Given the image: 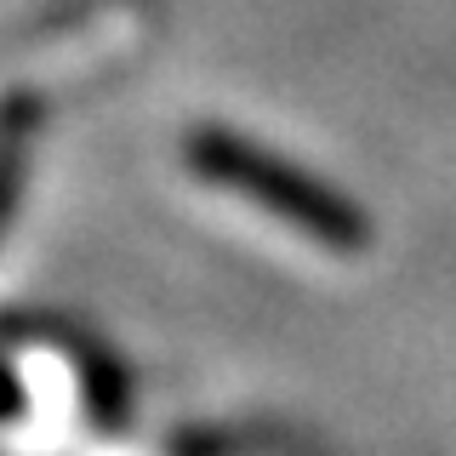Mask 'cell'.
Here are the masks:
<instances>
[{
	"mask_svg": "<svg viewBox=\"0 0 456 456\" xmlns=\"http://www.w3.org/2000/svg\"><path fill=\"white\" fill-rule=\"evenodd\" d=\"M189 160H194V171L206 183H217V189L251 200V206H263V211H274L280 223H291L297 234L320 240V246H331V251H360L365 246V223L354 217L348 200L325 194L320 183L303 177V171L268 160V154L251 149L246 137H234V132H200L189 142Z\"/></svg>",
	"mask_w": 456,
	"mask_h": 456,
	"instance_id": "cell-1",
	"label": "cell"
},
{
	"mask_svg": "<svg viewBox=\"0 0 456 456\" xmlns=\"http://www.w3.org/2000/svg\"><path fill=\"white\" fill-rule=\"evenodd\" d=\"M18 411H23V388H18V377L0 365V422H12Z\"/></svg>",
	"mask_w": 456,
	"mask_h": 456,
	"instance_id": "cell-2",
	"label": "cell"
}]
</instances>
